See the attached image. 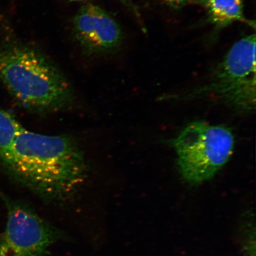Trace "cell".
Listing matches in <instances>:
<instances>
[{"instance_id": "1", "label": "cell", "mask_w": 256, "mask_h": 256, "mask_svg": "<svg viewBox=\"0 0 256 256\" xmlns=\"http://www.w3.org/2000/svg\"><path fill=\"white\" fill-rule=\"evenodd\" d=\"M3 164L16 181L48 202L71 198L88 172L84 154L71 137L43 135L23 127Z\"/></svg>"}, {"instance_id": "2", "label": "cell", "mask_w": 256, "mask_h": 256, "mask_svg": "<svg viewBox=\"0 0 256 256\" xmlns=\"http://www.w3.org/2000/svg\"><path fill=\"white\" fill-rule=\"evenodd\" d=\"M0 80L22 106L34 113L62 111L74 100L56 64L39 48L14 38L0 44Z\"/></svg>"}, {"instance_id": "3", "label": "cell", "mask_w": 256, "mask_h": 256, "mask_svg": "<svg viewBox=\"0 0 256 256\" xmlns=\"http://www.w3.org/2000/svg\"><path fill=\"white\" fill-rule=\"evenodd\" d=\"M172 144L182 178L197 186L213 178L228 162L234 138L228 128L198 121L188 124Z\"/></svg>"}, {"instance_id": "4", "label": "cell", "mask_w": 256, "mask_h": 256, "mask_svg": "<svg viewBox=\"0 0 256 256\" xmlns=\"http://www.w3.org/2000/svg\"><path fill=\"white\" fill-rule=\"evenodd\" d=\"M213 96L241 112L256 106V35L242 38L233 44L208 84L186 95L188 98Z\"/></svg>"}, {"instance_id": "5", "label": "cell", "mask_w": 256, "mask_h": 256, "mask_svg": "<svg viewBox=\"0 0 256 256\" xmlns=\"http://www.w3.org/2000/svg\"><path fill=\"white\" fill-rule=\"evenodd\" d=\"M8 218L0 235V256H49L50 248L66 238L26 204L3 195Z\"/></svg>"}, {"instance_id": "6", "label": "cell", "mask_w": 256, "mask_h": 256, "mask_svg": "<svg viewBox=\"0 0 256 256\" xmlns=\"http://www.w3.org/2000/svg\"><path fill=\"white\" fill-rule=\"evenodd\" d=\"M73 38L86 55L103 56L118 52L124 34L113 16L98 6H82L72 18Z\"/></svg>"}, {"instance_id": "7", "label": "cell", "mask_w": 256, "mask_h": 256, "mask_svg": "<svg viewBox=\"0 0 256 256\" xmlns=\"http://www.w3.org/2000/svg\"><path fill=\"white\" fill-rule=\"evenodd\" d=\"M194 4L206 10L207 21L216 30L236 22H247L244 18L243 0H192Z\"/></svg>"}, {"instance_id": "8", "label": "cell", "mask_w": 256, "mask_h": 256, "mask_svg": "<svg viewBox=\"0 0 256 256\" xmlns=\"http://www.w3.org/2000/svg\"><path fill=\"white\" fill-rule=\"evenodd\" d=\"M22 126L8 112L0 108V161L4 163Z\"/></svg>"}, {"instance_id": "9", "label": "cell", "mask_w": 256, "mask_h": 256, "mask_svg": "<svg viewBox=\"0 0 256 256\" xmlns=\"http://www.w3.org/2000/svg\"><path fill=\"white\" fill-rule=\"evenodd\" d=\"M240 220L239 232L241 247L244 256H256V228L254 214L251 210L244 214Z\"/></svg>"}, {"instance_id": "10", "label": "cell", "mask_w": 256, "mask_h": 256, "mask_svg": "<svg viewBox=\"0 0 256 256\" xmlns=\"http://www.w3.org/2000/svg\"><path fill=\"white\" fill-rule=\"evenodd\" d=\"M122 4L124 7H126L128 10H130V12H132L133 14L137 18H140V14L139 10L137 8L136 6L134 4L132 0H114Z\"/></svg>"}, {"instance_id": "11", "label": "cell", "mask_w": 256, "mask_h": 256, "mask_svg": "<svg viewBox=\"0 0 256 256\" xmlns=\"http://www.w3.org/2000/svg\"><path fill=\"white\" fill-rule=\"evenodd\" d=\"M166 4L174 8H180L190 2L191 0H162Z\"/></svg>"}, {"instance_id": "12", "label": "cell", "mask_w": 256, "mask_h": 256, "mask_svg": "<svg viewBox=\"0 0 256 256\" xmlns=\"http://www.w3.org/2000/svg\"><path fill=\"white\" fill-rule=\"evenodd\" d=\"M70 1H71V2H82V1H84V0H70Z\"/></svg>"}]
</instances>
